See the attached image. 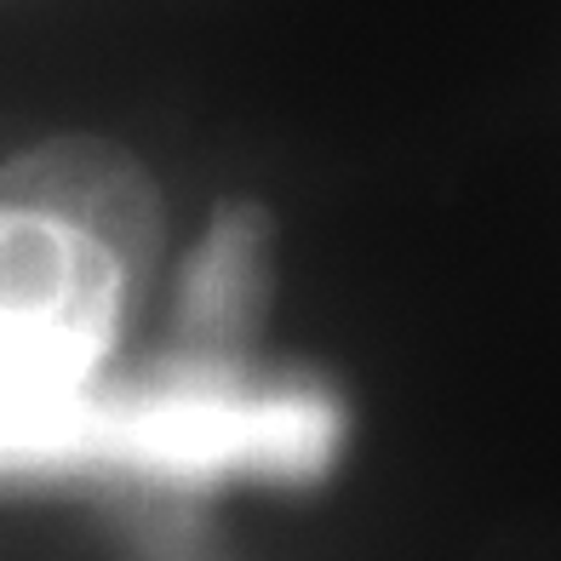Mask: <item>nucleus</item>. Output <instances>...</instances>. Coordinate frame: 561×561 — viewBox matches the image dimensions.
Instances as JSON below:
<instances>
[{
  "label": "nucleus",
  "mask_w": 561,
  "mask_h": 561,
  "mask_svg": "<svg viewBox=\"0 0 561 561\" xmlns=\"http://www.w3.org/2000/svg\"><path fill=\"white\" fill-rule=\"evenodd\" d=\"M156 252L161 201L126 149L53 138L0 161V390H92Z\"/></svg>",
  "instance_id": "1"
},
{
  "label": "nucleus",
  "mask_w": 561,
  "mask_h": 561,
  "mask_svg": "<svg viewBox=\"0 0 561 561\" xmlns=\"http://www.w3.org/2000/svg\"><path fill=\"white\" fill-rule=\"evenodd\" d=\"M339 442V413L310 390H241L229 378H167L133 396H7L0 476H310Z\"/></svg>",
  "instance_id": "2"
},
{
  "label": "nucleus",
  "mask_w": 561,
  "mask_h": 561,
  "mask_svg": "<svg viewBox=\"0 0 561 561\" xmlns=\"http://www.w3.org/2000/svg\"><path fill=\"white\" fill-rule=\"evenodd\" d=\"M252 252H259V224L247 213H229L213 241L201 247V259L190 270V321L207 327V333H229V321L247 310L252 293Z\"/></svg>",
  "instance_id": "3"
}]
</instances>
